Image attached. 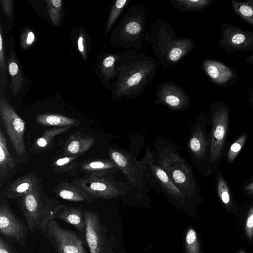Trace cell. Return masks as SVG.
Wrapping results in <instances>:
<instances>
[{"label":"cell","instance_id":"cell-1","mask_svg":"<svg viewBox=\"0 0 253 253\" xmlns=\"http://www.w3.org/2000/svg\"><path fill=\"white\" fill-rule=\"evenodd\" d=\"M117 76L114 83L113 98L129 100L137 98L155 76L156 60L135 49L118 54Z\"/></svg>","mask_w":253,"mask_h":253},{"label":"cell","instance_id":"cell-2","mask_svg":"<svg viewBox=\"0 0 253 253\" xmlns=\"http://www.w3.org/2000/svg\"><path fill=\"white\" fill-rule=\"evenodd\" d=\"M155 162L167 173L170 180L189 200L201 199V189L193 169L182 157L179 147L161 136L154 138Z\"/></svg>","mask_w":253,"mask_h":253},{"label":"cell","instance_id":"cell-3","mask_svg":"<svg viewBox=\"0 0 253 253\" xmlns=\"http://www.w3.org/2000/svg\"><path fill=\"white\" fill-rule=\"evenodd\" d=\"M17 204L27 224L29 231L45 234L50 221L68 206L57 200L51 199L42 186L17 199Z\"/></svg>","mask_w":253,"mask_h":253},{"label":"cell","instance_id":"cell-4","mask_svg":"<svg viewBox=\"0 0 253 253\" xmlns=\"http://www.w3.org/2000/svg\"><path fill=\"white\" fill-rule=\"evenodd\" d=\"M211 129L210 134V158L202 174H211L220 164L227 141L229 127V108L224 102L216 101L211 105L210 112Z\"/></svg>","mask_w":253,"mask_h":253},{"label":"cell","instance_id":"cell-5","mask_svg":"<svg viewBox=\"0 0 253 253\" xmlns=\"http://www.w3.org/2000/svg\"><path fill=\"white\" fill-rule=\"evenodd\" d=\"M145 4L130 6L120 21L113 33V42L123 48L139 49L144 37Z\"/></svg>","mask_w":253,"mask_h":253},{"label":"cell","instance_id":"cell-6","mask_svg":"<svg viewBox=\"0 0 253 253\" xmlns=\"http://www.w3.org/2000/svg\"><path fill=\"white\" fill-rule=\"evenodd\" d=\"M116 173L85 175L71 183L94 199H111L125 196L134 191L127 182L115 178Z\"/></svg>","mask_w":253,"mask_h":253},{"label":"cell","instance_id":"cell-7","mask_svg":"<svg viewBox=\"0 0 253 253\" xmlns=\"http://www.w3.org/2000/svg\"><path fill=\"white\" fill-rule=\"evenodd\" d=\"M108 154L134 191L145 190L146 182H152L153 177L143 158L137 160L132 151L118 146L110 147Z\"/></svg>","mask_w":253,"mask_h":253},{"label":"cell","instance_id":"cell-8","mask_svg":"<svg viewBox=\"0 0 253 253\" xmlns=\"http://www.w3.org/2000/svg\"><path fill=\"white\" fill-rule=\"evenodd\" d=\"M210 125V119L201 113L195 123L189 128L190 135L186 144L187 153L194 168L202 173L210 158V134L208 131Z\"/></svg>","mask_w":253,"mask_h":253},{"label":"cell","instance_id":"cell-9","mask_svg":"<svg viewBox=\"0 0 253 253\" xmlns=\"http://www.w3.org/2000/svg\"><path fill=\"white\" fill-rule=\"evenodd\" d=\"M0 115L6 133L19 161H27L24 142L25 123L3 95L0 97Z\"/></svg>","mask_w":253,"mask_h":253},{"label":"cell","instance_id":"cell-10","mask_svg":"<svg viewBox=\"0 0 253 253\" xmlns=\"http://www.w3.org/2000/svg\"><path fill=\"white\" fill-rule=\"evenodd\" d=\"M44 235L57 253H87L78 234L62 228L54 220L49 222Z\"/></svg>","mask_w":253,"mask_h":253},{"label":"cell","instance_id":"cell-11","mask_svg":"<svg viewBox=\"0 0 253 253\" xmlns=\"http://www.w3.org/2000/svg\"><path fill=\"white\" fill-rule=\"evenodd\" d=\"M220 34L217 45L226 53L253 51V32L225 22L221 26Z\"/></svg>","mask_w":253,"mask_h":253},{"label":"cell","instance_id":"cell-12","mask_svg":"<svg viewBox=\"0 0 253 253\" xmlns=\"http://www.w3.org/2000/svg\"><path fill=\"white\" fill-rule=\"evenodd\" d=\"M26 222L10 208L7 200L0 199V233L13 242L24 245L27 237Z\"/></svg>","mask_w":253,"mask_h":253},{"label":"cell","instance_id":"cell-13","mask_svg":"<svg viewBox=\"0 0 253 253\" xmlns=\"http://www.w3.org/2000/svg\"><path fill=\"white\" fill-rule=\"evenodd\" d=\"M142 158L152 177L160 185L161 190L169 199L181 205L191 202L173 183L167 173L155 162L153 153L147 144H146L145 153Z\"/></svg>","mask_w":253,"mask_h":253},{"label":"cell","instance_id":"cell-14","mask_svg":"<svg viewBox=\"0 0 253 253\" xmlns=\"http://www.w3.org/2000/svg\"><path fill=\"white\" fill-rule=\"evenodd\" d=\"M86 222L85 236L90 253H110L106 230L96 211L84 210Z\"/></svg>","mask_w":253,"mask_h":253},{"label":"cell","instance_id":"cell-15","mask_svg":"<svg viewBox=\"0 0 253 253\" xmlns=\"http://www.w3.org/2000/svg\"><path fill=\"white\" fill-rule=\"evenodd\" d=\"M155 97V104L165 105L173 111L186 110L191 105L188 95L173 82H167L159 85Z\"/></svg>","mask_w":253,"mask_h":253},{"label":"cell","instance_id":"cell-16","mask_svg":"<svg viewBox=\"0 0 253 253\" xmlns=\"http://www.w3.org/2000/svg\"><path fill=\"white\" fill-rule=\"evenodd\" d=\"M37 174L30 171L14 181H8L0 193V199L5 200L18 199L42 187Z\"/></svg>","mask_w":253,"mask_h":253},{"label":"cell","instance_id":"cell-17","mask_svg":"<svg viewBox=\"0 0 253 253\" xmlns=\"http://www.w3.org/2000/svg\"><path fill=\"white\" fill-rule=\"evenodd\" d=\"M204 72L214 84L225 85L235 79V74L229 67L222 63L211 59H206L202 63Z\"/></svg>","mask_w":253,"mask_h":253},{"label":"cell","instance_id":"cell-18","mask_svg":"<svg viewBox=\"0 0 253 253\" xmlns=\"http://www.w3.org/2000/svg\"><path fill=\"white\" fill-rule=\"evenodd\" d=\"M17 164L11 155L6 139L1 127H0V187L16 173Z\"/></svg>","mask_w":253,"mask_h":253},{"label":"cell","instance_id":"cell-19","mask_svg":"<svg viewBox=\"0 0 253 253\" xmlns=\"http://www.w3.org/2000/svg\"><path fill=\"white\" fill-rule=\"evenodd\" d=\"M53 189L57 197L69 201L91 203L95 199L72 183L61 182Z\"/></svg>","mask_w":253,"mask_h":253},{"label":"cell","instance_id":"cell-20","mask_svg":"<svg viewBox=\"0 0 253 253\" xmlns=\"http://www.w3.org/2000/svg\"><path fill=\"white\" fill-rule=\"evenodd\" d=\"M95 141L96 138L91 136L73 134L65 143L62 155L79 156L87 151Z\"/></svg>","mask_w":253,"mask_h":253},{"label":"cell","instance_id":"cell-21","mask_svg":"<svg viewBox=\"0 0 253 253\" xmlns=\"http://www.w3.org/2000/svg\"><path fill=\"white\" fill-rule=\"evenodd\" d=\"M83 208V205L68 206L58 213L56 218L72 225L81 234H85L86 222Z\"/></svg>","mask_w":253,"mask_h":253},{"label":"cell","instance_id":"cell-22","mask_svg":"<svg viewBox=\"0 0 253 253\" xmlns=\"http://www.w3.org/2000/svg\"><path fill=\"white\" fill-rule=\"evenodd\" d=\"M80 169L85 175L117 173L120 171L115 163L110 158L91 159L85 160L80 164Z\"/></svg>","mask_w":253,"mask_h":253},{"label":"cell","instance_id":"cell-23","mask_svg":"<svg viewBox=\"0 0 253 253\" xmlns=\"http://www.w3.org/2000/svg\"><path fill=\"white\" fill-rule=\"evenodd\" d=\"M36 121L42 126L58 127L77 126L80 124L78 120L60 114L50 113L39 115L37 116Z\"/></svg>","mask_w":253,"mask_h":253},{"label":"cell","instance_id":"cell-24","mask_svg":"<svg viewBox=\"0 0 253 253\" xmlns=\"http://www.w3.org/2000/svg\"><path fill=\"white\" fill-rule=\"evenodd\" d=\"M71 127H58L45 130L40 137L34 141L31 149L33 151L36 152L46 150L57 136L67 131Z\"/></svg>","mask_w":253,"mask_h":253},{"label":"cell","instance_id":"cell-25","mask_svg":"<svg viewBox=\"0 0 253 253\" xmlns=\"http://www.w3.org/2000/svg\"><path fill=\"white\" fill-rule=\"evenodd\" d=\"M78 157L77 156L63 155L54 160L50 164V167L55 172L75 175L80 168Z\"/></svg>","mask_w":253,"mask_h":253},{"label":"cell","instance_id":"cell-26","mask_svg":"<svg viewBox=\"0 0 253 253\" xmlns=\"http://www.w3.org/2000/svg\"><path fill=\"white\" fill-rule=\"evenodd\" d=\"M8 72L12 82V92L17 95L23 86L24 78L21 68L13 52L10 53L8 60Z\"/></svg>","mask_w":253,"mask_h":253},{"label":"cell","instance_id":"cell-27","mask_svg":"<svg viewBox=\"0 0 253 253\" xmlns=\"http://www.w3.org/2000/svg\"><path fill=\"white\" fill-rule=\"evenodd\" d=\"M216 181L217 196L224 206L230 210L233 205L230 188L220 169L217 171Z\"/></svg>","mask_w":253,"mask_h":253},{"label":"cell","instance_id":"cell-28","mask_svg":"<svg viewBox=\"0 0 253 253\" xmlns=\"http://www.w3.org/2000/svg\"><path fill=\"white\" fill-rule=\"evenodd\" d=\"M172 5L183 12H198L208 8L213 2L211 0H173Z\"/></svg>","mask_w":253,"mask_h":253},{"label":"cell","instance_id":"cell-29","mask_svg":"<svg viewBox=\"0 0 253 253\" xmlns=\"http://www.w3.org/2000/svg\"><path fill=\"white\" fill-rule=\"evenodd\" d=\"M230 2L235 13L253 27V0H232Z\"/></svg>","mask_w":253,"mask_h":253},{"label":"cell","instance_id":"cell-30","mask_svg":"<svg viewBox=\"0 0 253 253\" xmlns=\"http://www.w3.org/2000/svg\"><path fill=\"white\" fill-rule=\"evenodd\" d=\"M118 55H109L102 61L101 72L104 78L107 81L116 79L117 76V63Z\"/></svg>","mask_w":253,"mask_h":253},{"label":"cell","instance_id":"cell-31","mask_svg":"<svg viewBox=\"0 0 253 253\" xmlns=\"http://www.w3.org/2000/svg\"><path fill=\"white\" fill-rule=\"evenodd\" d=\"M129 2V0H117L113 4L105 28V35L111 29L119 16Z\"/></svg>","mask_w":253,"mask_h":253},{"label":"cell","instance_id":"cell-32","mask_svg":"<svg viewBox=\"0 0 253 253\" xmlns=\"http://www.w3.org/2000/svg\"><path fill=\"white\" fill-rule=\"evenodd\" d=\"M47 13L52 24L56 27L59 25L62 16V1L61 0H45Z\"/></svg>","mask_w":253,"mask_h":253},{"label":"cell","instance_id":"cell-33","mask_svg":"<svg viewBox=\"0 0 253 253\" xmlns=\"http://www.w3.org/2000/svg\"><path fill=\"white\" fill-rule=\"evenodd\" d=\"M247 136V133H243L231 145L227 155V162L228 164L232 163L237 158L245 145Z\"/></svg>","mask_w":253,"mask_h":253},{"label":"cell","instance_id":"cell-34","mask_svg":"<svg viewBox=\"0 0 253 253\" xmlns=\"http://www.w3.org/2000/svg\"><path fill=\"white\" fill-rule=\"evenodd\" d=\"M185 249L186 253H200V247L197 232L193 228H190L187 231Z\"/></svg>","mask_w":253,"mask_h":253},{"label":"cell","instance_id":"cell-35","mask_svg":"<svg viewBox=\"0 0 253 253\" xmlns=\"http://www.w3.org/2000/svg\"><path fill=\"white\" fill-rule=\"evenodd\" d=\"M35 40V36L33 32L29 29H26L21 35V46L24 49L28 48L33 44Z\"/></svg>","mask_w":253,"mask_h":253},{"label":"cell","instance_id":"cell-36","mask_svg":"<svg viewBox=\"0 0 253 253\" xmlns=\"http://www.w3.org/2000/svg\"><path fill=\"white\" fill-rule=\"evenodd\" d=\"M245 231L249 239L253 238V206L251 208L247 216Z\"/></svg>","mask_w":253,"mask_h":253},{"label":"cell","instance_id":"cell-37","mask_svg":"<svg viewBox=\"0 0 253 253\" xmlns=\"http://www.w3.org/2000/svg\"><path fill=\"white\" fill-rule=\"evenodd\" d=\"M1 26L0 25V68L1 74L6 76L5 74V58L4 41H3Z\"/></svg>","mask_w":253,"mask_h":253},{"label":"cell","instance_id":"cell-38","mask_svg":"<svg viewBox=\"0 0 253 253\" xmlns=\"http://www.w3.org/2000/svg\"><path fill=\"white\" fill-rule=\"evenodd\" d=\"M0 253H18V252L13 246L0 236Z\"/></svg>","mask_w":253,"mask_h":253},{"label":"cell","instance_id":"cell-39","mask_svg":"<svg viewBox=\"0 0 253 253\" xmlns=\"http://www.w3.org/2000/svg\"><path fill=\"white\" fill-rule=\"evenodd\" d=\"M85 39L84 33L81 32L78 39V48L84 59L86 57Z\"/></svg>","mask_w":253,"mask_h":253},{"label":"cell","instance_id":"cell-40","mask_svg":"<svg viewBox=\"0 0 253 253\" xmlns=\"http://www.w3.org/2000/svg\"><path fill=\"white\" fill-rule=\"evenodd\" d=\"M0 3L4 13L8 17H10L13 10V0H1Z\"/></svg>","mask_w":253,"mask_h":253},{"label":"cell","instance_id":"cell-41","mask_svg":"<svg viewBox=\"0 0 253 253\" xmlns=\"http://www.w3.org/2000/svg\"><path fill=\"white\" fill-rule=\"evenodd\" d=\"M243 190L248 195L253 196V180L247 183Z\"/></svg>","mask_w":253,"mask_h":253},{"label":"cell","instance_id":"cell-42","mask_svg":"<svg viewBox=\"0 0 253 253\" xmlns=\"http://www.w3.org/2000/svg\"><path fill=\"white\" fill-rule=\"evenodd\" d=\"M248 100L250 105L253 108V87L249 91Z\"/></svg>","mask_w":253,"mask_h":253},{"label":"cell","instance_id":"cell-43","mask_svg":"<svg viewBox=\"0 0 253 253\" xmlns=\"http://www.w3.org/2000/svg\"><path fill=\"white\" fill-rule=\"evenodd\" d=\"M246 60L249 64H253V51L252 52L251 54L246 58Z\"/></svg>","mask_w":253,"mask_h":253},{"label":"cell","instance_id":"cell-44","mask_svg":"<svg viewBox=\"0 0 253 253\" xmlns=\"http://www.w3.org/2000/svg\"><path fill=\"white\" fill-rule=\"evenodd\" d=\"M239 253H245L244 251L241 250V251H240L239 252Z\"/></svg>","mask_w":253,"mask_h":253}]
</instances>
